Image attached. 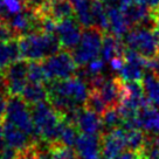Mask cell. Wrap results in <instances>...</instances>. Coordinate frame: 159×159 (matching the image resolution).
<instances>
[{
	"label": "cell",
	"mask_w": 159,
	"mask_h": 159,
	"mask_svg": "<svg viewBox=\"0 0 159 159\" xmlns=\"http://www.w3.org/2000/svg\"><path fill=\"white\" fill-rule=\"evenodd\" d=\"M47 89L50 104L63 116L83 108L90 95L89 85L80 76L53 81Z\"/></svg>",
	"instance_id": "obj_1"
},
{
	"label": "cell",
	"mask_w": 159,
	"mask_h": 159,
	"mask_svg": "<svg viewBox=\"0 0 159 159\" xmlns=\"http://www.w3.org/2000/svg\"><path fill=\"white\" fill-rule=\"evenodd\" d=\"M19 49L21 57L33 62L41 61L60 52L61 45L55 33L33 32L19 39Z\"/></svg>",
	"instance_id": "obj_2"
},
{
	"label": "cell",
	"mask_w": 159,
	"mask_h": 159,
	"mask_svg": "<svg viewBox=\"0 0 159 159\" xmlns=\"http://www.w3.org/2000/svg\"><path fill=\"white\" fill-rule=\"evenodd\" d=\"M30 110L35 134L46 143L57 142L60 128L65 119V116L46 101L32 105Z\"/></svg>",
	"instance_id": "obj_3"
},
{
	"label": "cell",
	"mask_w": 159,
	"mask_h": 159,
	"mask_svg": "<svg viewBox=\"0 0 159 159\" xmlns=\"http://www.w3.org/2000/svg\"><path fill=\"white\" fill-rule=\"evenodd\" d=\"M128 49L134 50L148 60H153L159 54V42L153 32V24H143L131 27L124 36Z\"/></svg>",
	"instance_id": "obj_4"
},
{
	"label": "cell",
	"mask_w": 159,
	"mask_h": 159,
	"mask_svg": "<svg viewBox=\"0 0 159 159\" xmlns=\"http://www.w3.org/2000/svg\"><path fill=\"white\" fill-rule=\"evenodd\" d=\"M103 33L104 32L96 26L83 28L79 45L71 50V55L76 65L84 67L91 61L98 59L104 39Z\"/></svg>",
	"instance_id": "obj_5"
},
{
	"label": "cell",
	"mask_w": 159,
	"mask_h": 159,
	"mask_svg": "<svg viewBox=\"0 0 159 159\" xmlns=\"http://www.w3.org/2000/svg\"><path fill=\"white\" fill-rule=\"evenodd\" d=\"M4 120L15 125L32 138H36L32 110L28 108V103L21 96H12L7 99Z\"/></svg>",
	"instance_id": "obj_6"
},
{
	"label": "cell",
	"mask_w": 159,
	"mask_h": 159,
	"mask_svg": "<svg viewBox=\"0 0 159 159\" xmlns=\"http://www.w3.org/2000/svg\"><path fill=\"white\" fill-rule=\"evenodd\" d=\"M42 63L48 80L53 81H61L74 77L79 71L74 57L68 50H60L43 60Z\"/></svg>",
	"instance_id": "obj_7"
},
{
	"label": "cell",
	"mask_w": 159,
	"mask_h": 159,
	"mask_svg": "<svg viewBox=\"0 0 159 159\" xmlns=\"http://www.w3.org/2000/svg\"><path fill=\"white\" fill-rule=\"evenodd\" d=\"M5 88L12 96H21L28 81V63L16 61L5 69Z\"/></svg>",
	"instance_id": "obj_8"
},
{
	"label": "cell",
	"mask_w": 159,
	"mask_h": 159,
	"mask_svg": "<svg viewBox=\"0 0 159 159\" xmlns=\"http://www.w3.org/2000/svg\"><path fill=\"white\" fill-rule=\"evenodd\" d=\"M82 32H83V27L80 25L76 18L73 16L61 22H57L55 34L60 41L61 48L70 52L79 45L82 36Z\"/></svg>",
	"instance_id": "obj_9"
},
{
	"label": "cell",
	"mask_w": 159,
	"mask_h": 159,
	"mask_svg": "<svg viewBox=\"0 0 159 159\" xmlns=\"http://www.w3.org/2000/svg\"><path fill=\"white\" fill-rule=\"evenodd\" d=\"M103 159H116L126 148L125 129L116 128L101 136Z\"/></svg>",
	"instance_id": "obj_10"
},
{
	"label": "cell",
	"mask_w": 159,
	"mask_h": 159,
	"mask_svg": "<svg viewBox=\"0 0 159 159\" xmlns=\"http://www.w3.org/2000/svg\"><path fill=\"white\" fill-rule=\"evenodd\" d=\"M1 126H2V142L6 146L20 152L34 146L32 142L33 138L25 134L22 130L16 128L15 125L11 124L10 122L4 120Z\"/></svg>",
	"instance_id": "obj_11"
},
{
	"label": "cell",
	"mask_w": 159,
	"mask_h": 159,
	"mask_svg": "<svg viewBox=\"0 0 159 159\" xmlns=\"http://www.w3.org/2000/svg\"><path fill=\"white\" fill-rule=\"evenodd\" d=\"M76 159H103L98 134H80L75 144Z\"/></svg>",
	"instance_id": "obj_12"
},
{
	"label": "cell",
	"mask_w": 159,
	"mask_h": 159,
	"mask_svg": "<svg viewBox=\"0 0 159 159\" xmlns=\"http://www.w3.org/2000/svg\"><path fill=\"white\" fill-rule=\"evenodd\" d=\"M74 125L84 134H98L104 129L101 115L88 108H81L76 111Z\"/></svg>",
	"instance_id": "obj_13"
},
{
	"label": "cell",
	"mask_w": 159,
	"mask_h": 159,
	"mask_svg": "<svg viewBox=\"0 0 159 159\" xmlns=\"http://www.w3.org/2000/svg\"><path fill=\"white\" fill-rule=\"evenodd\" d=\"M124 42L120 41V38H117L111 33H105L101 48V57L108 63L116 57H122L124 56Z\"/></svg>",
	"instance_id": "obj_14"
},
{
	"label": "cell",
	"mask_w": 159,
	"mask_h": 159,
	"mask_svg": "<svg viewBox=\"0 0 159 159\" xmlns=\"http://www.w3.org/2000/svg\"><path fill=\"white\" fill-rule=\"evenodd\" d=\"M107 13L109 20V33L117 38H120L129 32V27L131 28V26L129 25L122 11L116 7H107Z\"/></svg>",
	"instance_id": "obj_15"
},
{
	"label": "cell",
	"mask_w": 159,
	"mask_h": 159,
	"mask_svg": "<svg viewBox=\"0 0 159 159\" xmlns=\"http://www.w3.org/2000/svg\"><path fill=\"white\" fill-rule=\"evenodd\" d=\"M73 5L75 18L83 28L95 26L94 15L91 11V0H69Z\"/></svg>",
	"instance_id": "obj_16"
},
{
	"label": "cell",
	"mask_w": 159,
	"mask_h": 159,
	"mask_svg": "<svg viewBox=\"0 0 159 159\" xmlns=\"http://www.w3.org/2000/svg\"><path fill=\"white\" fill-rule=\"evenodd\" d=\"M20 56L19 45L16 41H0V70L6 69L16 62Z\"/></svg>",
	"instance_id": "obj_17"
},
{
	"label": "cell",
	"mask_w": 159,
	"mask_h": 159,
	"mask_svg": "<svg viewBox=\"0 0 159 159\" xmlns=\"http://www.w3.org/2000/svg\"><path fill=\"white\" fill-rule=\"evenodd\" d=\"M21 97L30 105H34L45 102L48 98V89L43 83L28 82L21 94Z\"/></svg>",
	"instance_id": "obj_18"
},
{
	"label": "cell",
	"mask_w": 159,
	"mask_h": 159,
	"mask_svg": "<svg viewBox=\"0 0 159 159\" xmlns=\"http://www.w3.org/2000/svg\"><path fill=\"white\" fill-rule=\"evenodd\" d=\"M142 84L149 102L156 108H159V77L152 71H149L144 74Z\"/></svg>",
	"instance_id": "obj_19"
},
{
	"label": "cell",
	"mask_w": 159,
	"mask_h": 159,
	"mask_svg": "<svg viewBox=\"0 0 159 159\" xmlns=\"http://www.w3.org/2000/svg\"><path fill=\"white\" fill-rule=\"evenodd\" d=\"M77 138H79L77 128L65 118L63 122H62V124H61V128H60L57 142L61 143V144L66 145V146L71 148V146H74L76 144Z\"/></svg>",
	"instance_id": "obj_20"
},
{
	"label": "cell",
	"mask_w": 159,
	"mask_h": 159,
	"mask_svg": "<svg viewBox=\"0 0 159 159\" xmlns=\"http://www.w3.org/2000/svg\"><path fill=\"white\" fill-rule=\"evenodd\" d=\"M125 137H126V148L131 151L139 152L145 145L146 138L142 129H125Z\"/></svg>",
	"instance_id": "obj_21"
},
{
	"label": "cell",
	"mask_w": 159,
	"mask_h": 159,
	"mask_svg": "<svg viewBox=\"0 0 159 159\" xmlns=\"http://www.w3.org/2000/svg\"><path fill=\"white\" fill-rule=\"evenodd\" d=\"M101 117H102L103 128L108 129V131L116 129V128H119V125L123 124V118H122V115H120L117 107L108 108L107 111Z\"/></svg>",
	"instance_id": "obj_22"
},
{
	"label": "cell",
	"mask_w": 159,
	"mask_h": 159,
	"mask_svg": "<svg viewBox=\"0 0 159 159\" xmlns=\"http://www.w3.org/2000/svg\"><path fill=\"white\" fill-rule=\"evenodd\" d=\"M28 81L43 84L48 81L43 63H41L40 61H33L28 63Z\"/></svg>",
	"instance_id": "obj_23"
},
{
	"label": "cell",
	"mask_w": 159,
	"mask_h": 159,
	"mask_svg": "<svg viewBox=\"0 0 159 159\" xmlns=\"http://www.w3.org/2000/svg\"><path fill=\"white\" fill-rule=\"evenodd\" d=\"M85 108L93 110V111H95L96 114H98L102 116V115L107 111V109H108L109 107L107 105V103L102 99V97H101L97 93H95L94 90H91V91H90L89 97H88V99H87Z\"/></svg>",
	"instance_id": "obj_24"
},
{
	"label": "cell",
	"mask_w": 159,
	"mask_h": 159,
	"mask_svg": "<svg viewBox=\"0 0 159 159\" xmlns=\"http://www.w3.org/2000/svg\"><path fill=\"white\" fill-rule=\"evenodd\" d=\"M24 6H26L24 0H2V11H5L10 16L22 12Z\"/></svg>",
	"instance_id": "obj_25"
},
{
	"label": "cell",
	"mask_w": 159,
	"mask_h": 159,
	"mask_svg": "<svg viewBox=\"0 0 159 159\" xmlns=\"http://www.w3.org/2000/svg\"><path fill=\"white\" fill-rule=\"evenodd\" d=\"M15 35L7 25L6 20L0 19V41H12Z\"/></svg>",
	"instance_id": "obj_26"
},
{
	"label": "cell",
	"mask_w": 159,
	"mask_h": 159,
	"mask_svg": "<svg viewBox=\"0 0 159 159\" xmlns=\"http://www.w3.org/2000/svg\"><path fill=\"white\" fill-rule=\"evenodd\" d=\"M14 159H38V156L35 152V146H32L25 151H21L20 153L16 154Z\"/></svg>",
	"instance_id": "obj_27"
},
{
	"label": "cell",
	"mask_w": 159,
	"mask_h": 159,
	"mask_svg": "<svg viewBox=\"0 0 159 159\" xmlns=\"http://www.w3.org/2000/svg\"><path fill=\"white\" fill-rule=\"evenodd\" d=\"M134 1L140 4V5L146 6L148 8H150L153 12L159 10V0H134Z\"/></svg>",
	"instance_id": "obj_28"
},
{
	"label": "cell",
	"mask_w": 159,
	"mask_h": 159,
	"mask_svg": "<svg viewBox=\"0 0 159 159\" xmlns=\"http://www.w3.org/2000/svg\"><path fill=\"white\" fill-rule=\"evenodd\" d=\"M139 152H136V151H124V152H122V153L119 154L118 157L116 159H138L139 158Z\"/></svg>",
	"instance_id": "obj_29"
},
{
	"label": "cell",
	"mask_w": 159,
	"mask_h": 159,
	"mask_svg": "<svg viewBox=\"0 0 159 159\" xmlns=\"http://www.w3.org/2000/svg\"><path fill=\"white\" fill-rule=\"evenodd\" d=\"M48 0H24L25 5L28 7V8H32V10H36L39 8L41 5H43L45 2H47Z\"/></svg>",
	"instance_id": "obj_30"
},
{
	"label": "cell",
	"mask_w": 159,
	"mask_h": 159,
	"mask_svg": "<svg viewBox=\"0 0 159 159\" xmlns=\"http://www.w3.org/2000/svg\"><path fill=\"white\" fill-rule=\"evenodd\" d=\"M149 69L151 70V71H153L154 74L159 77V54H158V56L154 57L153 60H150Z\"/></svg>",
	"instance_id": "obj_31"
},
{
	"label": "cell",
	"mask_w": 159,
	"mask_h": 159,
	"mask_svg": "<svg viewBox=\"0 0 159 159\" xmlns=\"http://www.w3.org/2000/svg\"><path fill=\"white\" fill-rule=\"evenodd\" d=\"M6 105H7V98L2 93H0V118L5 115Z\"/></svg>",
	"instance_id": "obj_32"
},
{
	"label": "cell",
	"mask_w": 159,
	"mask_h": 159,
	"mask_svg": "<svg viewBox=\"0 0 159 159\" xmlns=\"http://www.w3.org/2000/svg\"><path fill=\"white\" fill-rule=\"evenodd\" d=\"M153 32L156 34V38L159 42V11L154 12V24H153Z\"/></svg>",
	"instance_id": "obj_33"
},
{
	"label": "cell",
	"mask_w": 159,
	"mask_h": 159,
	"mask_svg": "<svg viewBox=\"0 0 159 159\" xmlns=\"http://www.w3.org/2000/svg\"><path fill=\"white\" fill-rule=\"evenodd\" d=\"M151 132H154L156 134H159V115L157 116L156 120H154L153 126H152V130H151Z\"/></svg>",
	"instance_id": "obj_34"
},
{
	"label": "cell",
	"mask_w": 159,
	"mask_h": 159,
	"mask_svg": "<svg viewBox=\"0 0 159 159\" xmlns=\"http://www.w3.org/2000/svg\"><path fill=\"white\" fill-rule=\"evenodd\" d=\"M2 126L0 125V152H1V149H2Z\"/></svg>",
	"instance_id": "obj_35"
},
{
	"label": "cell",
	"mask_w": 159,
	"mask_h": 159,
	"mask_svg": "<svg viewBox=\"0 0 159 159\" xmlns=\"http://www.w3.org/2000/svg\"><path fill=\"white\" fill-rule=\"evenodd\" d=\"M2 12V0H0V13Z\"/></svg>",
	"instance_id": "obj_36"
},
{
	"label": "cell",
	"mask_w": 159,
	"mask_h": 159,
	"mask_svg": "<svg viewBox=\"0 0 159 159\" xmlns=\"http://www.w3.org/2000/svg\"><path fill=\"white\" fill-rule=\"evenodd\" d=\"M139 154H140V153H139ZM138 159H143V158H142V156H139V158Z\"/></svg>",
	"instance_id": "obj_37"
}]
</instances>
